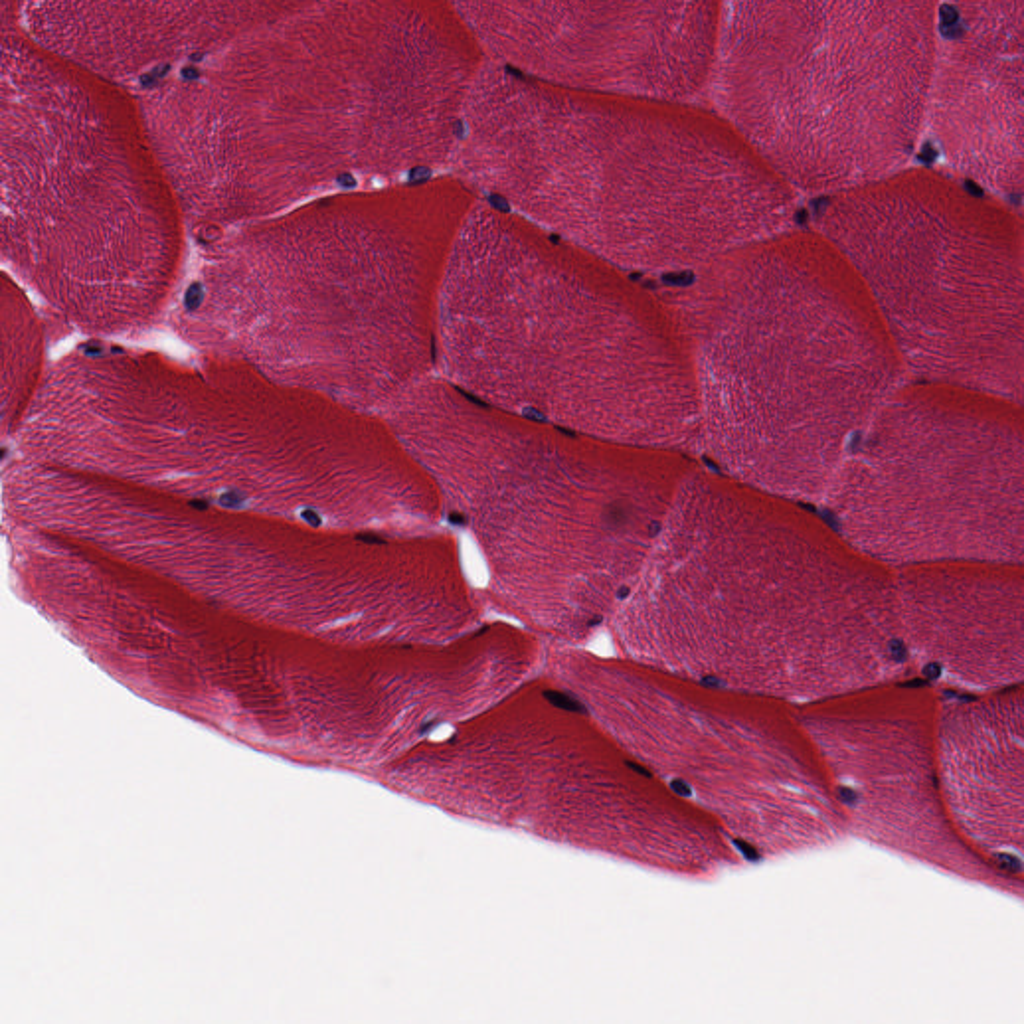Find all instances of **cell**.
<instances>
[{
	"label": "cell",
	"instance_id": "2e32d148",
	"mask_svg": "<svg viewBox=\"0 0 1024 1024\" xmlns=\"http://www.w3.org/2000/svg\"><path fill=\"white\" fill-rule=\"evenodd\" d=\"M735 845L739 849V851H741V853L744 855V857H746L748 860H750V861L757 860L758 854H757L756 850L752 846H750L748 843H745V842H743L741 840H737L735 842Z\"/></svg>",
	"mask_w": 1024,
	"mask_h": 1024
},
{
	"label": "cell",
	"instance_id": "7a4b0ae2",
	"mask_svg": "<svg viewBox=\"0 0 1024 1024\" xmlns=\"http://www.w3.org/2000/svg\"><path fill=\"white\" fill-rule=\"evenodd\" d=\"M661 292L694 356L701 453L722 472L821 503L905 371L861 278L816 230L727 252Z\"/></svg>",
	"mask_w": 1024,
	"mask_h": 1024
},
{
	"label": "cell",
	"instance_id": "5bb4252c",
	"mask_svg": "<svg viewBox=\"0 0 1024 1024\" xmlns=\"http://www.w3.org/2000/svg\"><path fill=\"white\" fill-rule=\"evenodd\" d=\"M543 696L550 704L563 710L581 714L586 712L585 706L568 693L557 690H545Z\"/></svg>",
	"mask_w": 1024,
	"mask_h": 1024
},
{
	"label": "cell",
	"instance_id": "9c48e42d",
	"mask_svg": "<svg viewBox=\"0 0 1024 1024\" xmlns=\"http://www.w3.org/2000/svg\"><path fill=\"white\" fill-rule=\"evenodd\" d=\"M1024 1L938 6L925 128L948 168L977 188L1023 192Z\"/></svg>",
	"mask_w": 1024,
	"mask_h": 1024
},
{
	"label": "cell",
	"instance_id": "e0dca14e",
	"mask_svg": "<svg viewBox=\"0 0 1024 1024\" xmlns=\"http://www.w3.org/2000/svg\"><path fill=\"white\" fill-rule=\"evenodd\" d=\"M338 181L344 187H353L355 185L354 178L352 176H350V175H347V174L341 175L338 178Z\"/></svg>",
	"mask_w": 1024,
	"mask_h": 1024
},
{
	"label": "cell",
	"instance_id": "277c9868",
	"mask_svg": "<svg viewBox=\"0 0 1024 1024\" xmlns=\"http://www.w3.org/2000/svg\"><path fill=\"white\" fill-rule=\"evenodd\" d=\"M934 1H733L710 82L720 115L794 191L903 169L925 128Z\"/></svg>",
	"mask_w": 1024,
	"mask_h": 1024
},
{
	"label": "cell",
	"instance_id": "8fae6325",
	"mask_svg": "<svg viewBox=\"0 0 1024 1024\" xmlns=\"http://www.w3.org/2000/svg\"><path fill=\"white\" fill-rule=\"evenodd\" d=\"M211 8L191 1H31L22 13L35 45L123 84L200 54Z\"/></svg>",
	"mask_w": 1024,
	"mask_h": 1024
},
{
	"label": "cell",
	"instance_id": "ac0fdd59",
	"mask_svg": "<svg viewBox=\"0 0 1024 1024\" xmlns=\"http://www.w3.org/2000/svg\"><path fill=\"white\" fill-rule=\"evenodd\" d=\"M629 766H630V767H631L632 769H634V770H635L636 772H638V773H640V774H642V775H645V776H646V775H649L648 771H647V770H646V769H645L644 767H642L641 765H639V764H635V763H629Z\"/></svg>",
	"mask_w": 1024,
	"mask_h": 1024
},
{
	"label": "cell",
	"instance_id": "3957f363",
	"mask_svg": "<svg viewBox=\"0 0 1024 1024\" xmlns=\"http://www.w3.org/2000/svg\"><path fill=\"white\" fill-rule=\"evenodd\" d=\"M489 182L511 211L624 271H692L749 242L774 179L720 115L533 81L504 110Z\"/></svg>",
	"mask_w": 1024,
	"mask_h": 1024
},
{
	"label": "cell",
	"instance_id": "4fadbf2b",
	"mask_svg": "<svg viewBox=\"0 0 1024 1024\" xmlns=\"http://www.w3.org/2000/svg\"><path fill=\"white\" fill-rule=\"evenodd\" d=\"M1 388L3 405L35 396L45 376L43 324L22 288L1 275Z\"/></svg>",
	"mask_w": 1024,
	"mask_h": 1024
},
{
	"label": "cell",
	"instance_id": "9a60e30c",
	"mask_svg": "<svg viewBox=\"0 0 1024 1024\" xmlns=\"http://www.w3.org/2000/svg\"><path fill=\"white\" fill-rule=\"evenodd\" d=\"M670 787L680 796L688 797L691 795V788L684 780L675 779L670 783Z\"/></svg>",
	"mask_w": 1024,
	"mask_h": 1024
},
{
	"label": "cell",
	"instance_id": "30bf717a",
	"mask_svg": "<svg viewBox=\"0 0 1024 1024\" xmlns=\"http://www.w3.org/2000/svg\"><path fill=\"white\" fill-rule=\"evenodd\" d=\"M896 581L901 637L928 679L975 695L1022 685V564H920Z\"/></svg>",
	"mask_w": 1024,
	"mask_h": 1024
},
{
	"label": "cell",
	"instance_id": "8992f818",
	"mask_svg": "<svg viewBox=\"0 0 1024 1024\" xmlns=\"http://www.w3.org/2000/svg\"><path fill=\"white\" fill-rule=\"evenodd\" d=\"M821 504L844 538L892 569L1022 564V404L946 383L901 384Z\"/></svg>",
	"mask_w": 1024,
	"mask_h": 1024
},
{
	"label": "cell",
	"instance_id": "7c38bea8",
	"mask_svg": "<svg viewBox=\"0 0 1024 1024\" xmlns=\"http://www.w3.org/2000/svg\"><path fill=\"white\" fill-rule=\"evenodd\" d=\"M1022 685L939 701L934 754L939 791L966 819H1021L1023 799Z\"/></svg>",
	"mask_w": 1024,
	"mask_h": 1024
},
{
	"label": "cell",
	"instance_id": "52a82bcc",
	"mask_svg": "<svg viewBox=\"0 0 1024 1024\" xmlns=\"http://www.w3.org/2000/svg\"><path fill=\"white\" fill-rule=\"evenodd\" d=\"M113 84L33 60L1 76V251L79 278L133 261L178 211L141 113Z\"/></svg>",
	"mask_w": 1024,
	"mask_h": 1024
},
{
	"label": "cell",
	"instance_id": "ba28073f",
	"mask_svg": "<svg viewBox=\"0 0 1024 1024\" xmlns=\"http://www.w3.org/2000/svg\"><path fill=\"white\" fill-rule=\"evenodd\" d=\"M485 56L551 85L682 102L713 71L715 1H456Z\"/></svg>",
	"mask_w": 1024,
	"mask_h": 1024
},
{
	"label": "cell",
	"instance_id": "5b68a950",
	"mask_svg": "<svg viewBox=\"0 0 1024 1024\" xmlns=\"http://www.w3.org/2000/svg\"><path fill=\"white\" fill-rule=\"evenodd\" d=\"M869 291L913 380L1022 404L1023 221L928 167L827 197L814 229Z\"/></svg>",
	"mask_w": 1024,
	"mask_h": 1024
},
{
	"label": "cell",
	"instance_id": "6da1fadb",
	"mask_svg": "<svg viewBox=\"0 0 1024 1024\" xmlns=\"http://www.w3.org/2000/svg\"><path fill=\"white\" fill-rule=\"evenodd\" d=\"M437 366L483 403L620 444L685 452L699 436L693 353L660 293L486 199L448 258Z\"/></svg>",
	"mask_w": 1024,
	"mask_h": 1024
}]
</instances>
